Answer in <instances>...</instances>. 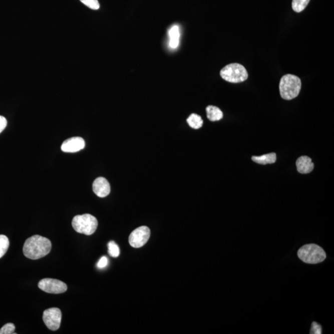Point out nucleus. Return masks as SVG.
Wrapping results in <instances>:
<instances>
[{"mask_svg": "<svg viewBox=\"0 0 334 334\" xmlns=\"http://www.w3.org/2000/svg\"><path fill=\"white\" fill-rule=\"evenodd\" d=\"M52 243L48 238L40 235H34L26 240L23 247L24 254L29 259L36 260L49 254Z\"/></svg>", "mask_w": 334, "mask_h": 334, "instance_id": "obj_1", "label": "nucleus"}, {"mask_svg": "<svg viewBox=\"0 0 334 334\" xmlns=\"http://www.w3.org/2000/svg\"><path fill=\"white\" fill-rule=\"evenodd\" d=\"M301 88V81L298 76L286 75L281 78L279 84L280 94L282 98L287 101L296 98Z\"/></svg>", "mask_w": 334, "mask_h": 334, "instance_id": "obj_2", "label": "nucleus"}, {"mask_svg": "<svg viewBox=\"0 0 334 334\" xmlns=\"http://www.w3.org/2000/svg\"><path fill=\"white\" fill-rule=\"evenodd\" d=\"M297 254L299 258L307 264H318L326 258L324 249L315 244H305L299 249Z\"/></svg>", "mask_w": 334, "mask_h": 334, "instance_id": "obj_3", "label": "nucleus"}, {"mask_svg": "<svg viewBox=\"0 0 334 334\" xmlns=\"http://www.w3.org/2000/svg\"><path fill=\"white\" fill-rule=\"evenodd\" d=\"M72 226L78 233L91 235L98 227V221L91 214L78 215L73 218Z\"/></svg>", "mask_w": 334, "mask_h": 334, "instance_id": "obj_4", "label": "nucleus"}, {"mask_svg": "<svg viewBox=\"0 0 334 334\" xmlns=\"http://www.w3.org/2000/svg\"><path fill=\"white\" fill-rule=\"evenodd\" d=\"M220 75L223 80L231 83L243 82L248 78L246 68L239 63H231L220 71Z\"/></svg>", "mask_w": 334, "mask_h": 334, "instance_id": "obj_5", "label": "nucleus"}, {"mask_svg": "<svg viewBox=\"0 0 334 334\" xmlns=\"http://www.w3.org/2000/svg\"><path fill=\"white\" fill-rule=\"evenodd\" d=\"M39 288L45 292L52 294L65 293L67 290V284L54 278H44L39 282Z\"/></svg>", "mask_w": 334, "mask_h": 334, "instance_id": "obj_6", "label": "nucleus"}, {"mask_svg": "<svg viewBox=\"0 0 334 334\" xmlns=\"http://www.w3.org/2000/svg\"><path fill=\"white\" fill-rule=\"evenodd\" d=\"M151 236V231L146 226L136 228L131 233L129 237V243L135 248H139L146 244Z\"/></svg>", "mask_w": 334, "mask_h": 334, "instance_id": "obj_7", "label": "nucleus"}, {"mask_svg": "<svg viewBox=\"0 0 334 334\" xmlns=\"http://www.w3.org/2000/svg\"><path fill=\"white\" fill-rule=\"evenodd\" d=\"M62 314L61 310L57 307H52L46 310L43 314L45 324L51 330L59 329L61 325Z\"/></svg>", "mask_w": 334, "mask_h": 334, "instance_id": "obj_8", "label": "nucleus"}, {"mask_svg": "<svg viewBox=\"0 0 334 334\" xmlns=\"http://www.w3.org/2000/svg\"><path fill=\"white\" fill-rule=\"evenodd\" d=\"M86 144L84 139L81 137H73L63 142L61 149L65 152L74 153L81 151L84 148Z\"/></svg>", "mask_w": 334, "mask_h": 334, "instance_id": "obj_9", "label": "nucleus"}, {"mask_svg": "<svg viewBox=\"0 0 334 334\" xmlns=\"http://www.w3.org/2000/svg\"><path fill=\"white\" fill-rule=\"evenodd\" d=\"M93 189L94 193L100 198H105L110 193L109 181L104 177H99L94 181Z\"/></svg>", "mask_w": 334, "mask_h": 334, "instance_id": "obj_10", "label": "nucleus"}, {"mask_svg": "<svg viewBox=\"0 0 334 334\" xmlns=\"http://www.w3.org/2000/svg\"><path fill=\"white\" fill-rule=\"evenodd\" d=\"M297 170L301 174H307L314 169V164L311 158L307 156H301L296 162Z\"/></svg>", "mask_w": 334, "mask_h": 334, "instance_id": "obj_11", "label": "nucleus"}, {"mask_svg": "<svg viewBox=\"0 0 334 334\" xmlns=\"http://www.w3.org/2000/svg\"><path fill=\"white\" fill-rule=\"evenodd\" d=\"M168 36H169V45L172 49H176L178 47L180 43V30L178 26H173L168 31Z\"/></svg>", "mask_w": 334, "mask_h": 334, "instance_id": "obj_12", "label": "nucleus"}, {"mask_svg": "<svg viewBox=\"0 0 334 334\" xmlns=\"http://www.w3.org/2000/svg\"><path fill=\"white\" fill-rule=\"evenodd\" d=\"M207 117L211 122H217L223 118V112L219 108L209 105L206 108Z\"/></svg>", "mask_w": 334, "mask_h": 334, "instance_id": "obj_13", "label": "nucleus"}, {"mask_svg": "<svg viewBox=\"0 0 334 334\" xmlns=\"http://www.w3.org/2000/svg\"><path fill=\"white\" fill-rule=\"evenodd\" d=\"M276 159H277V156L275 153L265 154L261 156L252 157V161L261 165L274 164Z\"/></svg>", "mask_w": 334, "mask_h": 334, "instance_id": "obj_14", "label": "nucleus"}, {"mask_svg": "<svg viewBox=\"0 0 334 334\" xmlns=\"http://www.w3.org/2000/svg\"><path fill=\"white\" fill-rule=\"evenodd\" d=\"M187 123L191 128L193 129L201 128L203 125V120L201 116L196 114H192L187 119Z\"/></svg>", "mask_w": 334, "mask_h": 334, "instance_id": "obj_15", "label": "nucleus"}, {"mask_svg": "<svg viewBox=\"0 0 334 334\" xmlns=\"http://www.w3.org/2000/svg\"><path fill=\"white\" fill-rule=\"evenodd\" d=\"M10 241L7 236L0 235V258L4 256L9 249Z\"/></svg>", "mask_w": 334, "mask_h": 334, "instance_id": "obj_16", "label": "nucleus"}, {"mask_svg": "<svg viewBox=\"0 0 334 334\" xmlns=\"http://www.w3.org/2000/svg\"><path fill=\"white\" fill-rule=\"evenodd\" d=\"M309 1L310 0H293L292 9L294 12L296 13L303 12L308 5Z\"/></svg>", "mask_w": 334, "mask_h": 334, "instance_id": "obj_17", "label": "nucleus"}, {"mask_svg": "<svg viewBox=\"0 0 334 334\" xmlns=\"http://www.w3.org/2000/svg\"><path fill=\"white\" fill-rule=\"evenodd\" d=\"M108 248H109V253L110 256L113 257H117L119 256L120 251L119 247L114 241H110L108 244Z\"/></svg>", "mask_w": 334, "mask_h": 334, "instance_id": "obj_18", "label": "nucleus"}, {"mask_svg": "<svg viewBox=\"0 0 334 334\" xmlns=\"http://www.w3.org/2000/svg\"><path fill=\"white\" fill-rule=\"evenodd\" d=\"M15 325L13 323H8L0 328V334H13L15 333Z\"/></svg>", "mask_w": 334, "mask_h": 334, "instance_id": "obj_19", "label": "nucleus"}, {"mask_svg": "<svg viewBox=\"0 0 334 334\" xmlns=\"http://www.w3.org/2000/svg\"><path fill=\"white\" fill-rule=\"evenodd\" d=\"M87 7L93 10H97L100 9V4L98 0H80Z\"/></svg>", "mask_w": 334, "mask_h": 334, "instance_id": "obj_20", "label": "nucleus"}, {"mask_svg": "<svg viewBox=\"0 0 334 334\" xmlns=\"http://www.w3.org/2000/svg\"><path fill=\"white\" fill-rule=\"evenodd\" d=\"M310 333L311 334H321L322 327L321 325L317 324V322H313L312 323L311 330H310Z\"/></svg>", "mask_w": 334, "mask_h": 334, "instance_id": "obj_21", "label": "nucleus"}, {"mask_svg": "<svg viewBox=\"0 0 334 334\" xmlns=\"http://www.w3.org/2000/svg\"><path fill=\"white\" fill-rule=\"evenodd\" d=\"M108 262H109V261H108L107 257H102L98 263H97V266L99 269H103V268H105L108 265Z\"/></svg>", "mask_w": 334, "mask_h": 334, "instance_id": "obj_22", "label": "nucleus"}, {"mask_svg": "<svg viewBox=\"0 0 334 334\" xmlns=\"http://www.w3.org/2000/svg\"><path fill=\"white\" fill-rule=\"evenodd\" d=\"M8 124L6 118L0 115V133L6 128Z\"/></svg>", "mask_w": 334, "mask_h": 334, "instance_id": "obj_23", "label": "nucleus"}]
</instances>
